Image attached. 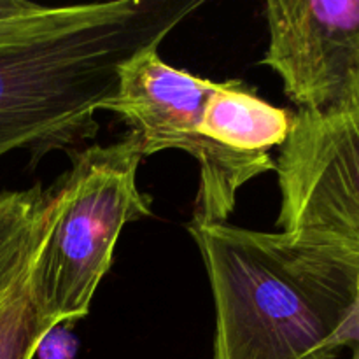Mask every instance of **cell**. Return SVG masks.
I'll use <instances>...</instances> for the list:
<instances>
[{
	"label": "cell",
	"mask_w": 359,
	"mask_h": 359,
	"mask_svg": "<svg viewBox=\"0 0 359 359\" xmlns=\"http://www.w3.org/2000/svg\"><path fill=\"white\" fill-rule=\"evenodd\" d=\"M202 0L41 6L0 28V158L74 153L98 133L97 112L132 56L160 48Z\"/></svg>",
	"instance_id": "1"
},
{
	"label": "cell",
	"mask_w": 359,
	"mask_h": 359,
	"mask_svg": "<svg viewBox=\"0 0 359 359\" xmlns=\"http://www.w3.org/2000/svg\"><path fill=\"white\" fill-rule=\"evenodd\" d=\"M214 300L212 359H337L328 346L359 270L280 231L186 224Z\"/></svg>",
	"instance_id": "2"
},
{
	"label": "cell",
	"mask_w": 359,
	"mask_h": 359,
	"mask_svg": "<svg viewBox=\"0 0 359 359\" xmlns=\"http://www.w3.org/2000/svg\"><path fill=\"white\" fill-rule=\"evenodd\" d=\"M70 160V170L53 186L55 216L37 262L39 297L56 326L90 312L121 230L153 214L137 184L144 154L132 132L109 146L74 151Z\"/></svg>",
	"instance_id": "3"
},
{
	"label": "cell",
	"mask_w": 359,
	"mask_h": 359,
	"mask_svg": "<svg viewBox=\"0 0 359 359\" xmlns=\"http://www.w3.org/2000/svg\"><path fill=\"white\" fill-rule=\"evenodd\" d=\"M217 81L172 67L149 48L119 69L118 86L100 111L114 112L139 139L144 158L181 149L198 163L193 221L226 223L237 195L249 181L276 170L270 154H245L212 142L202 133L203 105Z\"/></svg>",
	"instance_id": "4"
},
{
	"label": "cell",
	"mask_w": 359,
	"mask_h": 359,
	"mask_svg": "<svg viewBox=\"0 0 359 359\" xmlns=\"http://www.w3.org/2000/svg\"><path fill=\"white\" fill-rule=\"evenodd\" d=\"M273 172L280 233L359 270V74L333 107L294 112Z\"/></svg>",
	"instance_id": "5"
},
{
	"label": "cell",
	"mask_w": 359,
	"mask_h": 359,
	"mask_svg": "<svg viewBox=\"0 0 359 359\" xmlns=\"http://www.w3.org/2000/svg\"><path fill=\"white\" fill-rule=\"evenodd\" d=\"M262 63L298 111L333 107L359 74V0H270Z\"/></svg>",
	"instance_id": "6"
},
{
	"label": "cell",
	"mask_w": 359,
	"mask_h": 359,
	"mask_svg": "<svg viewBox=\"0 0 359 359\" xmlns=\"http://www.w3.org/2000/svg\"><path fill=\"white\" fill-rule=\"evenodd\" d=\"M293 114L258 97L238 79L221 81L203 105L202 133L212 142L245 154H269L290 135Z\"/></svg>",
	"instance_id": "7"
},
{
	"label": "cell",
	"mask_w": 359,
	"mask_h": 359,
	"mask_svg": "<svg viewBox=\"0 0 359 359\" xmlns=\"http://www.w3.org/2000/svg\"><path fill=\"white\" fill-rule=\"evenodd\" d=\"M53 212V188L0 193V302L30 265Z\"/></svg>",
	"instance_id": "8"
},
{
	"label": "cell",
	"mask_w": 359,
	"mask_h": 359,
	"mask_svg": "<svg viewBox=\"0 0 359 359\" xmlns=\"http://www.w3.org/2000/svg\"><path fill=\"white\" fill-rule=\"evenodd\" d=\"M46 233L30 265L0 302V359H34L42 337L56 328L55 321L46 316L39 297L37 262Z\"/></svg>",
	"instance_id": "9"
},
{
	"label": "cell",
	"mask_w": 359,
	"mask_h": 359,
	"mask_svg": "<svg viewBox=\"0 0 359 359\" xmlns=\"http://www.w3.org/2000/svg\"><path fill=\"white\" fill-rule=\"evenodd\" d=\"M342 347H354V349H359V273L353 302H351L349 309H347L340 326L337 328L335 335L330 340L328 349L330 353L337 356V353H339Z\"/></svg>",
	"instance_id": "10"
},
{
	"label": "cell",
	"mask_w": 359,
	"mask_h": 359,
	"mask_svg": "<svg viewBox=\"0 0 359 359\" xmlns=\"http://www.w3.org/2000/svg\"><path fill=\"white\" fill-rule=\"evenodd\" d=\"M76 351L77 340L72 333L63 326H56L42 337L35 356L39 359H74Z\"/></svg>",
	"instance_id": "11"
},
{
	"label": "cell",
	"mask_w": 359,
	"mask_h": 359,
	"mask_svg": "<svg viewBox=\"0 0 359 359\" xmlns=\"http://www.w3.org/2000/svg\"><path fill=\"white\" fill-rule=\"evenodd\" d=\"M39 7L41 4L28 2V0H0V28L23 14L39 9Z\"/></svg>",
	"instance_id": "12"
},
{
	"label": "cell",
	"mask_w": 359,
	"mask_h": 359,
	"mask_svg": "<svg viewBox=\"0 0 359 359\" xmlns=\"http://www.w3.org/2000/svg\"><path fill=\"white\" fill-rule=\"evenodd\" d=\"M351 359H359V349H354L353 356H351Z\"/></svg>",
	"instance_id": "13"
}]
</instances>
